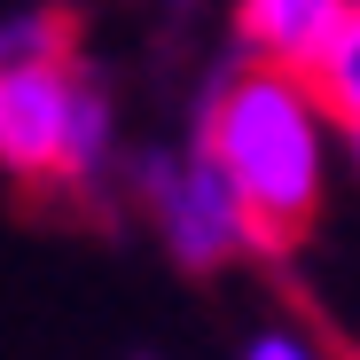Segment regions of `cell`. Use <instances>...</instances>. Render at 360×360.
I'll return each mask as SVG.
<instances>
[{
  "instance_id": "3957f363",
  "label": "cell",
  "mask_w": 360,
  "mask_h": 360,
  "mask_svg": "<svg viewBox=\"0 0 360 360\" xmlns=\"http://www.w3.org/2000/svg\"><path fill=\"white\" fill-rule=\"evenodd\" d=\"M126 188L149 212V227L165 235V251L180 266H196V274L259 251V227H251L235 180L219 172V157L204 141H188V149H141L134 172H126Z\"/></svg>"
},
{
  "instance_id": "6da1fadb",
  "label": "cell",
  "mask_w": 360,
  "mask_h": 360,
  "mask_svg": "<svg viewBox=\"0 0 360 360\" xmlns=\"http://www.w3.org/2000/svg\"><path fill=\"white\" fill-rule=\"evenodd\" d=\"M321 126H329V102L297 63H274V55L227 63L204 86L188 141H204L235 180V196L259 227V251H297V235L321 219V188H329Z\"/></svg>"
},
{
  "instance_id": "7a4b0ae2",
  "label": "cell",
  "mask_w": 360,
  "mask_h": 360,
  "mask_svg": "<svg viewBox=\"0 0 360 360\" xmlns=\"http://www.w3.org/2000/svg\"><path fill=\"white\" fill-rule=\"evenodd\" d=\"M0 149L24 188H63V196H94L110 180L117 134H110V94L79 71V47L63 55H32L8 63L0 79Z\"/></svg>"
},
{
  "instance_id": "277c9868",
  "label": "cell",
  "mask_w": 360,
  "mask_h": 360,
  "mask_svg": "<svg viewBox=\"0 0 360 360\" xmlns=\"http://www.w3.org/2000/svg\"><path fill=\"white\" fill-rule=\"evenodd\" d=\"M345 8L352 0H235V24H243L251 55H274V63L306 71L329 47V32L345 24Z\"/></svg>"
},
{
  "instance_id": "5b68a950",
  "label": "cell",
  "mask_w": 360,
  "mask_h": 360,
  "mask_svg": "<svg viewBox=\"0 0 360 360\" xmlns=\"http://www.w3.org/2000/svg\"><path fill=\"white\" fill-rule=\"evenodd\" d=\"M243 360H321V345H314L306 329H259V337L243 345Z\"/></svg>"
}]
</instances>
